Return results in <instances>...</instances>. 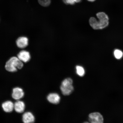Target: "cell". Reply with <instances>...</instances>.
<instances>
[{"label":"cell","instance_id":"6da1fadb","mask_svg":"<svg viewBox=\"0 0 123 123\" xmlns=\"http://www.w3.org/2000/svg\"><path fill=\"white\" fill-rule=\"evenodd\" d=\"M99 19L98 21L96 18L91 17L89 19V24L95 30H101L107 27L109 24V18L107 15L103 12H100L96 14Z\"/></svg>","mask_w":123,"mask_h":123},{"label":"cell","instance_id":"7a4b0ae2","mask_svg":"<svg viewBox=\"0 0 123 123\" xmlns=\"http://www.w3.org/2000/svg\"><path fill=\"white\" fill-rule=\"evenodd\" d=\"M24 66L22 62L16 57H13L6 63L5 68L7 71L10 72H16L17 69L22 68Z\"/></svg>","mask_w":123,"mask_h":123},{"label":"cell","instance_id":"3957f363","mask_svg":"<svg viewBox=\"0 0 123 123\" xmlns=\"http://www.w3.org/2000/svg\"><path fill=\"white\" fill-rule=\"evenodd\" d=\"M73 81L71 78H68L64 80L61 83L60 89L63 94L68 96L73 91Z\"/></svg>","mask_w":123,"mask_h":123},{"label":"cell","instance_id":"277c9868","mask_svg":"<svg viewBox=\"0 0 123 123\" xmlns=\"http://www.w3.org/2000/svg\"><path fill=\"white\" fill-rule=\"evenodd\" d=\"M89 120L92 123H102L104 122V118L100 113L94 112L89 115Z\"/></svg>","mask_w":123,"mask_h":123},{"label":"cell","instance_id":"5b68a950","mask_svg":"<svg viewBox=\"0 0 123 123\" xmlns=\"http://www.w3.org/2000/svg\"><path fill=\"white\" fill-rule=\"evenodd\" d=\"M24 93L22 89L16 87L13 89L12 97L15 100L20 99L24 97Z\"/></svg>","mask_w":123,"mask_h":123},{"label":"cell","instance_id":"8992f818","mask_svg":"<svg viewBox=\"0 0 123 123\" xmlns=\"http://www.w3.org/2000/svg\"><path fill=\"white\" fill-rule=\"evenodd\" d=\"M18 57L22 62L25 63L28 62L31 59V56L29 52L23 50L19 52L18 55Z\"/></svg>","mask_w":123,"mask_h":123},{"label":"cell","instance_id":"52a82bcc","mask_svg":"<svg viewBox=\"0 0 123 123\" xmlns=\"http://www.w3.org/2000/svg\"><path fill=\"white\" fill-rule=\"evenodd\" d=\"M47 98L49 102L55 104L59 103L61 99L59 95L55 93L49 94Z\"/></svg>","mask_w":123,"mask_h":123},{"label":"cell","instance_id":"ba28073f","mask_svg":"<svg viewBox=\"0 0 123 123\" xmlns=\"http://www.w3.org/2000/svg\"><path fill=\"white\" fill-rule=\"evenodd\" d=\"M16 44L20 48H24L28 45V39L26 37H21L17 40Z\"/></svg>","mask_w":123,"mask_h":123},{"label":"cell","instance_id":"9c48e42d","mask_svg":"<svg viewBox=\"0 0 123 123\" xmlns=\"http://www.w3.org/2000/svg\"><path fill=\"white\" fill-rule=\"evenodd\" d=\"M22 120L25 123H33L35 121V117L31 112H25L23 115Z\"/></svg>","mask_w":123,"mask_h":123},{"label":"cell","instance_id":"30bf717a","mask_svg":"<svg viewBox=\"0 0 123 123\" xmlns=\"http://www.w3.org/2000/svg\"><path fill=\"white\" fill-rule=\"evenodd\" d=\"M2 107L4 111L6 113H10L14 109V104L11 101H8L3 103Z\"/></svg>","mask_w":123,"mask_h":123},{"label":"cell","instance_id":"8fae6325","mask_svg":"<svg viewBox=\"0 0 123 123\" xmlns=\"http://www.w3.org/2000/svg\"><path fill=\"white\" fill-rule=\"evenodd\" d=\"M25 108V104L23 101H18L14 104V109L15 111L19 113H22Z\"/></svg>","mask_w":123,"mask_h":123},{"label":"cell","instance_id":"7c38bea8","mask_svg":"<svg viewBox=\"0 0 123 123\" xmlns=\"http://www.w3.org/2000/svg\"><path fill=\"white\" fill-rule=\"evenodd\" d=\"M76 73L79 76H83L85 73V71L82 67L80 66H77L76 67Z\"/></svg>","mask_w":123,"mask_h":123},{"label":"cell","instance_id":"4fadbf2b","mask_svg":"<svg viewBox=\"0 0 123 123\" xmlns=\"http://www.w3.org/2000/svg\"><path fill=\"white\" fill-rule=\"evenodd\" d=\"M114 55L116 59H119L122 57L123 53L121 50L117 49L114 50Z\"/></svg>","mask_w":123,"mask_h":123},{"label":"cell","instance_id":"5bb4252c","mask_svg":"<svg viewBox=\"0 0 123 123\" xmlns=\"http://www.w3.org/2000/svg\"><path fill=\"white\" fill-rule=\"evenodd\" d=\"M38 3L43 7L48 6L50 4L51 0H38Z\"/></svg>","mask_w":123,"mask_h":123},{"label":"cell","instance_id":"9a60e30c","mask_svg":"<svg viewBox=\"0 0 123 123\" xmlns=\"http://www.w3.org/2000/svg\"><path fill=\"white\" fill-rule=\"evenodd\" d=\"M63 2L66 4L73 5L76 3L80 2L82 0H62Z\"/></svg>","mask_w":123,"mask_h":123},{"label":"cell","instance_id":"2e32d148","mask_svg":"<svg viewBox=\"0 0 123 123\" xmlns=\"http://www.w3.org/2000/svg\"><path fill=\"white\" fill-rule=\"evenodd\" d=\"M87 0L89 1H90V2H93V1H96V0Z\"/></svg>","mask_w":123,"mask_h":123}]
</instances>
